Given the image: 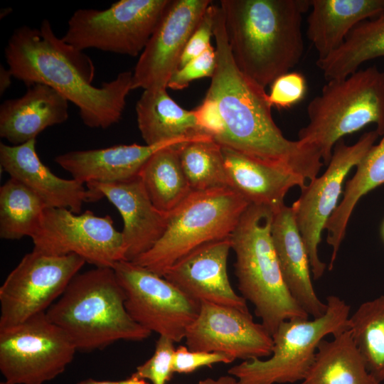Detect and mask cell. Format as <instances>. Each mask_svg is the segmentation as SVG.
<instances>
[{
  "mask_svg": "<svg viewBox=\"0 0 384 384\" xmlns=\"http://www.w3.org/2000/svg\"><path fill=\"white\" fill-rule=\"evenodd\" d=\"M216 66L205 97L218 107L222 132L214 139L222 146L289 169L306 180L324 165L314 148L287 139L275 124L265 89L245 75L230 48L222 11L215 5L213 36Z\"/></svg>",
  "mask_w": 384,
  "mask_h": 384,
  "instance_id": "6da1fadb",
  "label": "cell"
},
{
  "mask_svg": "<svg viewBox=\"0 0 384 384\" xmlns=\"http://www.w3.org/2000/svg\"><path fill=\"white\" fill-rule=\"evenodd\" d=\"M4 55L14 78L28 87L40 83L57 90L78 107L87 127L107 129L120 120L132 90V72H121L101 87L92 85L95 68L91 58L58 38L48 20H43L38 28L15 29Z\"/></svg>",
  "mask_w": 384,
  "mask_h": 384,
  "instance_id": "7a4b0ae2",
  "label": "cell"
},
{
  "mask_svg": "<svg viewBox=\"0 0 384 384\" xmlns=\"http://www.w3.org/2000/svg\"><path fill=\"white\" fill-rule=\"evenodd\" d=\"M219 6L234 60L257 85L265 89L299 63L310 0H220Z\"/></svg>",
  "mask_w": 384,
  "mask_h": 384,
  "instance_id": "3957f363",
  "label": "cell"
},
{
  "mask_svg": "<svg viewBox=\"0 0 384 384\" xmlns=\"http://www.w3.org/2000/svg\"><path fill=\"white\" fill-rule=\"evenodd\" d=\"M125 299L113 268L95 267L77 274L46 314L77 351L90 352L121 340L142 341L151 335L130 316Z\"/></svg>",
  "mask_w": 384,
  "mask_h": 384,
  "instance_id": "277c9868",
  "label": "cell"
},
{
  "mask_svg": "<svg viewBox=\"0 0 384 384\" xmlns=\"http://www.w3.org/2000/svg\"><path fill=\"white\" fill-rule=\"evenodd\" d=\"M273 213L250 205L230 235L239 291L271 336L285 320L309 318L284 281L271 235Z\"/></svg>",
  "mask_w": 384,
  "mask_h": 384,
  "instance_id": "5b68a950",
  "label": "cell"
},
{
  "mask_svg": "<svg viewBox=\"0 0 384 384\" xmlns=\"http://www.w3.org/2000/svg\"><path fill=\"white\" fill-rule=\"evenodd\" d=\"M309 123L300 129L298 140L316 150L324 165L335 144L369 124L384 134V71L375 66L349 76L328 80L306 109Z\"/></svg>",
  "mask_w": 384,
  "mask_h": 384,
  "instance_id": "8992f818",
  "label": "cell"
},
{
  "mask_svg": "<svg viewBox=\"0 0 384 384\" xmlns=\"http://www.w3.org/2000/svg\"><path fill=\"white\" fill-rule=\"evenodd\" d=\"M250 205L231 188L192 191L169 213L166 228L153 247L131 262L163 277L193 250L230 238Z\"/></svg>",
  "mask_w": 384,
  "mask_h": 384,
  "instance_id": "52a82bcc",
  "label": "cell"
},
{
  "mask_svg": "<svg viewBox=\"0 0 384 384\" xmlns=\"http://www.w3.org/2000/svg\"><path fill=\"white\" fill-rule=\"evenodd\" d=\"M327 309L321 317L293 318L282 321L272 336L271 357L243 361L228 373L240 384H282L301 382L311 366L324 337L348 329L350 306L334 295L326 298Z\"/></svg>",
  "mask_w": 384,
  "mask_h": 384,
  "instance_id": "ba28073f",
  "label": "cell"
},
{
  "mask_svg": "<svg viewBox=\"0 0 384 384\" xmlns=\"http://www.w3.org/2000/svg\"><path fill=\"white\" fill-rule=\"evenodd\" d=\"M170 0H120L109 8L79 9L62 39L78 50L141 54Z\"/></svg>",
  "mask_w": 384,
  "mask_h": 384,
  "instance_id": "9c48e42d",
  "label": "cell"
},
{
  "mask_svg": "<svg viewBox=\"0 0 384 384\" xmlns=\"http://www.w3.org/2000/svg\"><path fill=\"white\" fill-rule=\"evenodd\" d=\"M77 349L46 312L0 329V370L13 384H43L63 373Z\"/></svg>",
  "mask_w": 384,
  "mask_h": 384,
  "instance_id": "30bf717a",
  "label": "cell"
},
{
  "mask_svg": "<svg viewBox=\"0 0 384 384\" xmlns=\"http://www.w3.org/2000/svg\"><path fill=\"white\" fill-rule=\"evenodd\" d=\"M33 250L52 256L75 254L95 267L113 268L125 260L122 233L110 215L90 210L75 213L63 208L47 207L31 237Z\"/></svg>",
  "mask_w": 384,
  "mask_h": 384,
  "instance_id": "8fae6325",
  "label": "cell"
},
{
  "mask_svg": "<svg viewBox=\"0 0 384 384\" xmlns=\"http://www.w3.org/2000/svg\"><path fill=\"white\" fill-rule=\"evenodd\" d=\"M85 263L75 254L52 256L33 250L25 255L0 287V329L46 312Z\"/></svg>",
  "mask_w": 384,
  "mask_h": 384,
  "instance_id": "7c38bea8",
  "label": "cell"
},
{
  "mask_svg": "<svg viewBox=\"0 0 384 384\" xmlns=\"http://www.w3.org/2000/svg\"><path fill=\"white\" fill-rule=\"evenodd\" d=\"M113 270L125 293L126 309L137 324L174 342L185 338L199 313V302L164 277L131 261L121 260Z\"/></svg>",
  "mask_w": 384,
  "mask_h": 384,
  "instance_id": "4fadbf2b",
  "label": "cell"
},
{
  "mask_svg": "<svg viewBox=\"0 0 384 384\" xmlns=\"http://www.w3.org/2000/svg\"><path fill=\"white\" fill-rule=\"evenodd\" d=\"M379 135L375 130L364 133L353 145L343 139L334 146L328 167L323 174L301 188V194L291 206L309 255L314 279L321 278L326 264L319 257L318 247L321 232L337 208L344 180L356 167Z\"/></svg>",
  "mask_w": 384,
  "mask_h": 384,
  "instance_id": "5bb4252c",
  "label": "cell"
},
{
  "mask_svg": "<svg viewBox=\"0 0 384 384\" xmlns=\"http://www.w3.org/2000/svg\"><path fill=\"white\" fill-rule=\"evenodd\" d=\"M212 4L170 0L132 72V90L167 88L186 45Z\"/></svg>",
  "mask_w": 384,
  "mask_h": 384,
  "instance_id": "9a60e30c",
  "label": "cell"
},
{
  "mask_svg": "<svg viewBox=\"0 0 384 384\" xmlns=\"http://www.w3.org/2000/svg\"><path fill=\"white\" fill-rule=\"evenodd\" d=\"M185 339L191 351L223 353L234 360L269 357L273 347L272 336L250 311L206 302L200 303Z\"/></svg>",
  "mask_w": 384,
  "mask_h": 384,
  "instance_id": "2e32d148",
  "label": "cell"
},
{
  "mask_svg": "<svg viewBox=\"0 0 384 384\" xmlns=\"http://www.w3.org/2000/svg\"><path fill=\"white\" fill-rule=\"evenodd\" d=\"M230 237L204 244L186 255L163 277L191 299L201 303L249 311L246 300L236 294L228 279L227 262Z\"/></svg>",
  "mask_w": 384,
  "mask_h": 384,
  "instance_id": "e0dca14e",
  "label": "cell"
},
{
  "mask_svg": "<svg viewBox=\"0 0 384 384\" xmlns=\"http://www.w3.org/2000/svg\"><path fill=\"white\" fill-rule=\"evenodd\" d=\"M86 186L105 197L120 213L125 260L133 261L148 252L164 234L169 213L154 206L139 176L124 181L91 183Z\"/></svg>",
  "mask_w": 384,
  "mask_h": 384,
  "instance_id": "ac0fdd59",
  "label": "cell"
},
{
  "mask_svg": "<svg viewBox=\"0 0 384 384\" xmlns=\"http://www.w3.org/2000/svg\"><path fill=\"white\" fill-rule=\"evenodd\" d=\"M36 139L19 145L0 144V164L4 171L21 182L47 207L63 208L79 214L84 203L102 197L74 179L57 176L39 159Z\"/></svg>",
  "mask_w": 384,
  "mask_h": 384,
  "instance_id": "d6986e66",
  "label": "cell"
},
{
  "mask_svg": "<svg viewBox=\"0 0 384 384\" xmlns=\"http://www.w3.org/2000/svg\"><path fill=\"white\" fill-rule=\"evenodd\" d=\"M206 137V134H199L154 145L119 144L70 151L55 156V161L73 178L84 184L120 182L137 177L144 164L158 150Z\"/></svg>",
  "mask_w": 384,
  "mask_h": 384,
  "instance_id": "ffe728a7",
  "label": "cell"
},
{
  "mask_svg": "<svg viewBox=\"0 0 384 384\" xmlns=\"http://www.w3.org/2000/svg\"><path fill=\"white\" fill-rule=\"evenodd\" d=\"M271 235L284 281L292 296L309 316H322L327 304L314 291L309 255L292 207L284 205L274 211Z\"/></svg>",
  "mask_w": 384,
  "mask_h": 384,
  "instance_id": "44dd1931",
  "label": "cell"
},
{
  "mask_svg": "<svg viewBox=\"0 0 384 384\" xmlns=\"http://www.w3.org/2000/svg\"><path fill=\"white\" fill-rule=\"evenodd\" d=\"M68 100L51 87L34 84L0 106V136L12 145L34 140L46 128L68 119Z\"/></svg>",
  "mask_w": 384,
  "mask_h": 384,
  "instance_id": "7402d4cb",
  "label": "cell"
},
{
  "mask_svg": "<svg viewBox=\"0 0 384 384\" xmlns=\"http://www.w3.org/2000/svg\"><path fill=\"white\" fill-rule=\"evenodd\" d=\"M222 151L230 187L250 205L275 211L284 205L289 189L306 186V179L289 169L228 147L222 146Z\"/></svg>",
  "mask_w": 384,
  "mask_h": 384,
  "instance_id": "603a6c76",
  "label": "cell"
},
{
  "mask_svg": "<svg viewBox=\"0 0 384 384\" xmlns=\"http://www.w3.org/2000/svg\"><path fill=\"white\" fill-rule=\"evenodd\" d=\"M384 0H310L306 35L318 59L337 50L362 21L376 16Z\"/></svg>",
  "mask_w": 384,
  "mask_h": 384,
  "instance_id": "cb8c5ba5",
  "label": "cell"
},
{
  "mask_svg": "<svg viewBox=\"0 0 384 384\" xmlns=\"http://www.w3.org/2000/svg\"><path fill=\"white\" fill-rule=\"evenodd\" d=\"M166 89L145 90L137 102V124L146 144L206 134L198 127L193 110L182 108Z\"/></svg>",
  "mask_w": 384,
  "mask_h": 384,
  "instance_id": "d4e9b609",
  "label": "cell"
},
{
  "mask_svg": "<svg viewBox=\"0 0 384 384\" xmlns=\"http://www.w3.org/2000/svg\"><path fill=\"white\" fill-rule=\"evenodd\" d=\"M298 384H380L368 372L348 329L323 339L304 378Z\"/></svg>",
  "mask_w": 384,
  "mask_h": 384,
  "instance_id": "484cf974",
  "label": "cell"
},
{
  "mask_svg": "<svg viewBox=\"0 0 384 384\" xmlns=\"http://www.w3.org/2000/svg\"><path fill=\"white\" fill-rule=\"evenodd\" d=\"M356 168L354 175L346 183L341 203L325 227L326 242L333 249L329 270L334 267L356 205L362 196L384 183V134L380 142L368 151Z\"/></svg>",
  "mask_w": 384,
  "mask_h": 384,
  "instance_id": "4316f807",
  "label": "cell"
},
{
  "mask_svg": "<svg viewBox=\"0 0 384 384\" xmlns=\"http://www.w3.org/2000/svg\"><path fill=\"white\" fill-rule=\"evenodd\" d=\"M384 56V7L375 17L358 23L343 44L316 65L328 81L349 76L363 63Z\"/></svg>",
  "mask_w": 384,
  "mask_h": 384,
  "instance_id": "83f0119b",
  "label": "cell"
},
{
  "mask_svg": "<svg viewBox=\"0 0 384 384\" xmlns=\"http://www.w3.org/2000/svg\"><path fill=\"white\" fill-rule=\"evenodd\" d=\"M179 144L156 151L138 175L154 206L165 213L171 212L192 192L181 165Z\"/></svg>",
  "mask_w": 384,
  "mask_h": 384,
  "instance_id": "f1b7e54d",
  "label": "cell"
},
{
  "mask_svg": "<svg viewBox=\"0 0 384 384\" xmlns=\"http://www.w3.org/2000/svg\"><path fill=\"white\" fill-rule=\"evenodd\" d=\"M46 208L37 194L10 177L0 187V238L4 240L31 238Z\"/></svg>",
  "mask_w": 384,
  "mask_h": 384,
  "instance_id": "f546056e",
  "label": "cell"
},
{
  "mask_svg": "<svg viewBox=\"0 0 384 384\" xmlns=\"http://www.w3.org/2000/svg\"><path fill=\"white\" fill-rule=\"evenodd\" d=\"M348 329L368 372L384 381V296L361 304L348 318Z\"/></svg>",
  "mask_w": 384,
  "mask_h": 384,
  "instance_id": "4dcf8cb0",
  "label": "cell"
},
{
  "mask_svg": "<svg viewBox=\"0 0 384 384\" xmlns=\"http://www.w3.org/2000/svg\"><path fill=\"white\" fill-rule=\"evenodd\" d=\"M181 165L192 191L230 188L222 146L211 137L178 146Z\"/></svg>",
  "mask_w": 384,
  "mask_h": 384,
  "instance_id": "1f68e13d",
  "label": "cell"
},
{
  "mask_svg": "<svg viewBox=\"0 0 384 384\" xmlns=\"http://www.w3.org/2000/svg\"><path fill=\"white\" fill-rule=\"evenodd\" d=\"M174 343L171 339L159 336L152 356L139 366L132 375L149 380L151 384H166L174 374L172 360L176 350Z\"/></svg>",
  "mask_w": 384,
  "mask_h": 384,
  "instance_id": "d6a6232c",
  "label": "cell"
},
{
  "mask_svg": "<svg viewBox=\"0 0 384 384\" xmlns=\"http://www.w3.org/2000/svg\"><path fill=\"white\" fill-rule=\"evenodd\" d=\"M216 66L215 48L210 46L203 53L178 68L169 80L167 88L182 90L191 82L203 78H212Z\"/></svg>",
  "mask_w": 384,
  "mask_h": 384,
  "instance_id": "836d02e7",
  "label": "cell"
},
{
  "mask_svg": "<svg viewBox=\"0 0 384 384\" xmlns=\"http://www.w3.org/2000/svg\"><path fill=\"white\" fill-rule=\"evenodd\" d=\"M306 92L305 78L299 73L289 72L271 84L268 101L272 107L288 108L303 100Z\"/></svg>",
  "mask_w": 384,
  "mask_h": 384,
  "instance_id": "e575fe53",
  "label": "cell"
},
{
  "mask_svg": "<svg viewBox=\"0 0 384 384\" xmlns=\"http://www.w3.org/2000/svg\"><path fill=\"white\" fill-rule=\"evenodd\" d=\"M234 361L226 354L194 351L189 350L187 346H179L173 356L172 370L174 373H191L201 367H210L219 363L228 364Z\"/></svg>",
  "mask_w": 384,
  "mask_h": 384,
  "instance_id": "d590c367",
  "label": "cell"
},
{
  "mask_svg": "<svg viewBox=\"0 0 384 384\" xmlns=\"http://www.w3.org/2000/svg\"><path fill=\"white\" fill-rule=\"evenodd\" d=\"M215 10V5L212 3L189 38L182 53L178 68L200 55L211 46L210 38L213 36Z\"/></svg>",
  "mask_w": 384,
  "mask_h": 384,
  "instance_id": "8d00e7d4",
  "label": "cell"
},
{
  "mask_svg": "<svg viewBox=\"0 0 384 384\" xmlns=\"http://www.w3.org/2000/svg\"><path fill=\"white\" fill-rule=\"evenodd\" d=\"M77 384H151V383H149L145 380L139 379L137 378H135L131 375L130 378L127 379L122 380H117V381H107V380L101 381V380H96L94 379L88 378V379L82 380Z\"/></svg>",
  "mask_w": 384,
  "mask_h": 384,
  "instance_id": "74e56055",
  "label": "cell"
},
{
  "mask_svg": "<svg viewBox=\"0 0 384 384\" xmlns=\"http://www.w3.org/2000/svg\"><path fill=\"white\" fill-rule=\"evenodd\" d=\"M198 384H240L238 380L231 375H222L216 379L208 378L200 380Z\"/></svg>",
  "mask_w": 384,
  "mask_h": 384,
  "instance_id": "f35d334b",
  "label": "cell"
},
{
  "mask_svg": "<svg viewBox=\"0 0 384 384\" xmlns=\"http://www.w3.org/2000/svg\"><path fill=\"white\" fill-rule=\"evenodd\" d=\"M13 77L9 68L4 66H0V94L3 95L5 91L10 87L11 83V78Z\"/></svg>",
  "mask_w": 384,
  "mask_h": 384,
  "instance_id": "ab89813d",
  "label": "cell"
},
{
  "mask_svg": "<svg viewBox=\"0 0 384 384\" xmlns=\"http://www.w3.org/2000/svg\"><path fill=\"white\" fill-rule=\"evenodd\" d=\"M0 384H13V383H9V382H8V381L5 380V381H4V382H1V383H0Z\"/></svg>",
  "mask_w": 384,
  "mask_h": 384,
  "instance_id": "60d3db41",
  "label": "cell"
},
{
  "mask_svg": "<svg viewBox=\"0 0 384 384\" xmlns=\"http://www.w3.org/2000/svg\"><path fill=\"white\" fill-rule=\"evenodd\" d=\"M383 238H384V223H383Z\"/></svg>",
  "mask_w": 384,
  "mask_h": 384,
  "instance_id": "b9f144b4",
  "label": "cell"
}]
</instances>
